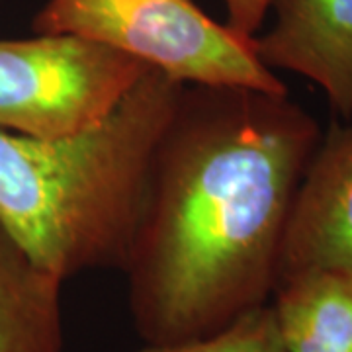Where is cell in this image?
<instances>
[{
    "instance_id": "6da1fadb",
    "label": "cell",
    "mask_w": 352,
    "mask_h": 352,
    "mask_svg": "<svg viewBox=\"0 0 352 352\" xmlns=\"http://www.w3.org/2000/svg\"><path fill=\"white\" fill-rule=\"evenodd\" d=\"M321 135L288 94L184 85L124 266L129 311L147 344L212 335L268 303Z\"/></svg>"
},
{
    "instance_id": "7a4b0ae2",
    "label": "cell",
    "mask_w": 352,
    "mask_h": 352,
    "mask_svg": "<svg viewBox=\"0 0 352 352\" xmlns=\"http://www.w3.org/2000/svg\"><path fill=\"white\" fill-rule=\"evenodd\" d=\"M184 85L147 69L98 124L36 139L0 129V226L51 276L124 270L153 159Z\"/></svg>"
},
{
    "instance_id": "3957f363",
    "label": "cell",
    "mask_w": 352,
    "mask_h": 352,
    "mask_svg": "<svg viewBox=\"0 0 352 352\" xmlns=\"http://www.w3.org/2000/svg\"><path fill=\"white\" fill-rule=\"evenodd\" d=\"M36 34H69L135 57L182 85L247 87L288 94L254 51L194 0H47Z\"/></svg>"
},
{
    "instance_id": "277c9868",
    "label": "cell",
    "mask_w": 352,
    "mask_h": 352,
    "mask_svg": "<svg viewBox=\"0 0 352 352\" xmlns=\"http://www.w3.org/2000/svg\"><path fill=\"white\" fill-rule=\"evenodd\" d=\"M147 69L69 34L0 39V129L36 139L78 133L112 112Z\"/></svg>"
},
{
    "instance_id": "5b68a950",
    "label": "cell",
    "mask_w": 352,
    "mask_h": 352,
    "mask_svg": "<svg viewBox=\"0 0 352 352\" xmlns=\"http://www.w3.org/2000/svg\"><path fill=\"white\" fill-rule=\"evenodd\" d=\"M311 270L352 276V120L333 122L296 192L278 282Z\"/></svg>"
},
{
    "instance_id": "8992f818",
    "label": "cell",
    "mask_w": 352,
    "mask_h": 352,
    "mask_svg": "<svg viewBox=\"0 0 352 352\" xmlns=\"http://www.w3.org/2000/svg\"><path fill=\"white\" fill-rule=\"evenodd\" d=\"M272 24L254 36L270 71H289L325 92L339 122L352 120V0H272Z\"/></svg>"
},
{
    "instance_id": "52a82bcc",
    "label": "cell",
    "mask_w": 352,
    "mask_h": 352,
    "mask_svg": "<svg viewBox=\"0 0 352 352\" xmlns=\"http://www.w3.org/2000/svg\"><path fill=\"white\" fill-rule=\"evenodd\" d=\"M61 284L0 226V352L63 351Z\"/></svg>"
},
{
    "instance_id": "ba28073f",
    "label": "cell",
    "mask_w": 352,
    "mask_h": 352,
    "mask_svg": "<svg viewBox=\"0 0 352 352\" xmlns=\"http://www.w3.org/2000/svg\"><path fill=\"white\" fill-rule=\"evenodd\" d=\"M278 331L288 352H352V276L311 270L274 289Z\"/></svg>"
},
{
    "instance_id": "9c48e42d",
    "label": "cell",
    "mask_w": 352,
    "mask_h": 352,
    "mask_svg": "<svg viewBox=\"0 0 352 352\" xmlns=\"http://www.w3.org/2000/svg\"><path fill=\"white\" fill-rule=\"evenodd\" d=\"M138 352H288L270 302L237 317L227 327L198 339L147 344Z\"/></svg>"
},
{
    "instance_id": "30bf717a",
    "label": "cell",
    "mask_w": 352,
    "mask_h": 352,
    "mask_svg": "<svg viewBox=\"0 0 352 352\" xmlns=\"http://www.w3.org/2000/svg\"><path fill=\"white\" fill-rule=\"evenodd\" d=\"M227 8L226 24L243 38L252 39L270 14L272 0H223Z\"/></svg>"
}]
</instances>
